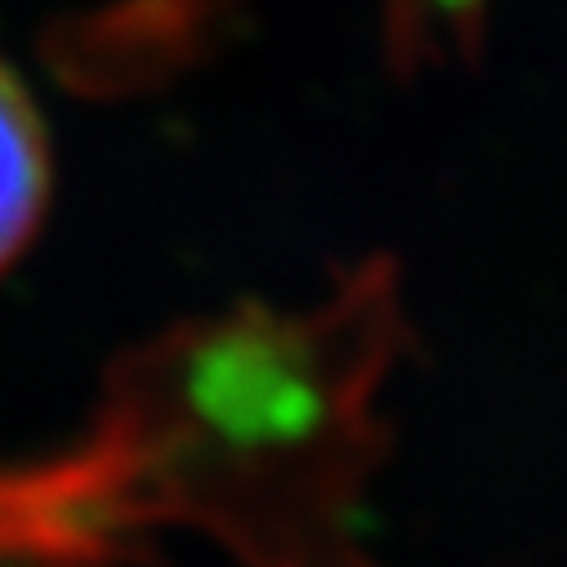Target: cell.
Wrapping results in <instances>:
<instances>
[{
  "instance_id": "obj_3",
  "label": "cell",
  "mask_w": 567,
  "mask_h": 567,
  "mask_svg": "<svg viewBox=\"0 0 567 567\" xmlns=\"http://www.w3.org/2000/svg\"><path fill=\"white\" fill-rule=\"evenodd\" d=\"M50 206V144L23 81L0 63V272L37 237Z\"/></svg>"
},
{
  "instance_id": "obj_1",
  "label": "cell",
  "mask_w": 567,
  "mask_h": 567,
  "mask_svg": "<svg viewBox=\"0 0 567 567\" xmlns=\"http://www.w3.org/2000/svg\"><path fill=\"white\" fill-rule=\"evenodd\" d=\"M402 336L398 272L371 259L313 305H241L130 349L76 443L125 540L179 527L237 567H367Z\"/></svg>"
},
{
  "instance_id": "obj_2",
  "label": "cell",
  "mask_w": 567,
  "mask_h": 567,
  "mask_svg": "<svg viewBox=\"0 0 567 567\" xmlns=\"http://www.w3.org/2000/svg\"><path fill=\"white\" fill-rule=\"evenodd\" d=\"M125 532L107 514L85 456L0 461V567H121Z\"/></svg>"
}]
</instances>
